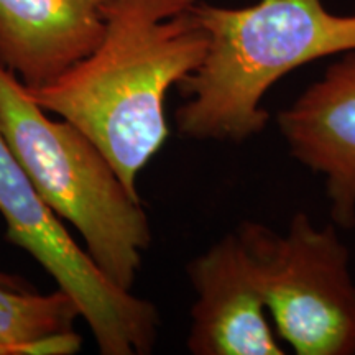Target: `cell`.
<instances>
[{
  "mask_svg": "<svg viewBox=\"0 0 355 355\" xmlns=\"http://www.w3.org/2000/svg\"><path fill=\"white\" fill-rule=\"evenodd\" d=\"M119 0H0V64L26 89L50 84L91 55Z\"/></svg>",
  "mask_w": 355,
  "mask_h": 355,
  "instance_id": "obj_8",
  "label": "cell"
},
{
  "mask_svg": "<svg viewBox=\"0 0 355 355\" xmlns=\"http://www.w3.org/2000/svg\"><path fill=\"white\" fill-rule=\"evenodd\" d=\"M0 214L7 239L78 304L102 355H145L158 339L155 304L114 285L44 202L0 135Z\"/></svg>",
  "mask_w": 355,
  "mask_h": 355,
  "instance_id": "obj_5",
  "label": "cell"
},
{
  "mask_svg": "<svg viewBox=\"0 0 355 355\" xmlns=\"http://www.w3.org/2000/svg\"><path fill=\"white\" fill-rule=\"evenodd\" d=\"M278 128L296 162L321 176L332 222L355 225V50L278 115Z\"/></svg>",
  "mask_w": 355,
  "mask_h": 355,
  "instance_id": "obj_6",
  "label": "cell"
},
{
  "mask_svg": "<svg viewBox=\"0 0 355 355\" xmlns=\"http://www.w3.org/2000/svg\"><path fill=\"white\" fill-rule=\"evenodd\" d=\"M0 285L12 288V290H19V291H32V286H30L26 282H24V279L3 272H0Z\"/></svg>",
  "mask_w": 355,
  "mask_h": 355,
  "instance_id": "obj_10",
  "label": "cell"
},
{
  "mask_svg": "<svg viewBox=\"0 0 355 355\" xmlns=\"http://www.w3.org/2000/svg\"><path fill=\"white\" fill-rule=\"evenodd\" d=\"M207 37L202 63L178 84L180 135L242 144L265 130L268 91L301 66L355 50V15L327 10L322 0H260L227 8L196 2Z\"/></svg>",
  "mask_w": 355,
  "mask_h": 355,
  "instance_id": "obj_2",
  "label": "cell"
},
{
  "mask_svg": "<svg viewBox=\"0 0 355 355\" xmlns=\"http://www.w3.org/2000/svg\"><path fill=\"white\" fill-rule=\"evenodd\" d=\"M234 232L279 339L298 355H355V279L334 222L296 212L285 232L252 220Z\"/></svg>",
  "mask_w": 355,
  "mask_h": 355,
  "instance_id": "obj_4",
  "label": "cell"
},
{
  "mask_svg": "<svg viewBox=\"0 0 355 355\" xmlns=\"http://www.w3.org/2000/svg\"><path fill=\"white\" fill-rule=\"evenodd\" d=\"M78 318V304L60 288L35 295L0 285V344L20 347L25 355L79 352L83 339L73 329Z\"/></svg>",
  "mask_w": 355,
  "mask_h": 355,
  "instance_id": "obj_9",
  "label": "cell"
},
{
  "mask_svg": "<svg viewBox=\"0 0 355 355\" xmlns=\"http://www.w3.org/2000/svg\"><path fill=\"white\" fill-rule=\"evenodd\" d=\"M0 135L44 202L81 234L97 268L132 291L152 242L141 199L128 193L94 141L64 119L51 121L2 64Z\"/></svg>",
  "mask_w": 355,
  "mask_h": 355,
  "instance_id": "obj_3",
  "label": "cell"
},
{
  "mask_svg": "<svg viewBox=\"0 0 355 355\" xmlns=\"http://www.w3.org/2000/svg\"><path fill=\"white\" fill-rule=\"evenodd\" d=\"M194 290L188 349L194 355H285L237 234L188 265Z\"/></svg>",
  "mask_w": 355,
  "mask_h": 355,
  "instance_id": "obj_7",
  "label": "cell"
},
{
  "mask_svg": "<svg viewBox=\"0 0 355 355\" xmlns=\"http://www.w3.org/2000/svg\"><path fill=\"white\" fill-rule=\"evenodd\" d=\"M198 0H119L91 55L43 87L26 89L94 141L132 196L165 145V99L202 63L207 37Z\"/></svg>",
  "mask_w": 355,
  "mask_h": 355,
  "instance_id": "obj_1",
  "label": "cell"
},
{
  "mask_svg": "<svg viewBox=\"0 0 355 355\" xmlns=\"http://www.w3.org/2000/svg\"><path fill=\"white\" fill-rule=\"evenodd\" d=\"M0 355H25V352L20 347H15V345L0 344Z\"/></svg>",
  "mask_w": 355,
  "mask_h": 355,
  "instance_id": "obj_11",
  "label": "cell"
}]
</instances>
